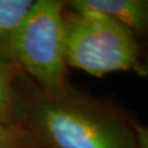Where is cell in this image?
Segmentation results:
<instances>
[{"label": "cell", "mask_w": 148, "mask_h": 148, "mask_svg": "<svg viewBox=\"0 0 148 148\" xmlns=\"http://www.w3.org/2000/svg\"><path fill=\"white\" fill-rule=\"evenodd\" d=\"M66 1L35 0L12 38V65L41 89L56 92L68 85L65 60L64 11Z\"/></svg>", "instance_id": "3957f363"}, {"label": "cell", "mask_w": 148, "mask_h": 148, "mask_svg": "<svg viewBox=\"0 0 148 148\" xmlns=\"http://www.w3.org/2000/svg\"><path fill=\"white\" fill-rule=\"evenodd\" d=\"M64 24L67 66L91 76L133 70L143 56L137 36L106 14L66 5Z\"/></svg>", "instance_id": "7a4b0ae2"}, {"label": "cell", "mask_w": 148, "mask_h": 148, "mask_svg": "<svg viewBox=\"0 0 148 148\" xmlns=\"http://www.w3.org/2000/svg\"><path fill=\"white\" fill-rule=\"evenodd\" d=\"M33 3L34 0H0V58L8 63L11 64L9 57L11 41Z\"/></svg>", "instance_id": "8992f818"}, {"label": "cell", "mask_w": 148, "mask_h": 148, "mask_svg": "<svg viewBox=\"0 0 148 148\" xmlns=\"http://www.w3.org/2000/svg\"><path fill=\"white\" fill-rule=\"evenodd\" d=\"M0 148H36L30 136L22 128L19 133L11 137L0 140Z\"/></svg>", "instance_id": "52a82bcc"}, {"label": "cell", "mask_w": 148, "mask_h": 148, "mask_svg": "<svg viewBox=\"0 0 148 148\" xmlns=\"http://www.w3.org/2000/svg\"><path fill=\"white\" fill-rule=\"evenodd\" d=\"M133 71H135L140 77H148V53L142 56L139 63L133 69Z\"/></svg>", "instance_id": "9c48e42d"}, {"label": "cell", "mask_w": 148, "mask_h": 148, "mask_svg": "<svg viewBox=\"0 0 148 148\" xmlns=\"http://www.w3.org/2000/svg\"><path fill=\"white\" fill-rule=\"evenodd\" d=\"M71 9L97 11L111 16L136 35H148V0H73Z\"/></svg>", "instance_id": "277c9868"}, {"label": "cell", "mask_w": 148, "mask_h": 148, "mask_svg": "<svg viewBox=\"0 0 148 148\" xmlns=\"http://www.w3.org/2000/svg\"><path fill=\"white\" fill-rule=\"evenodd\" d=\"M21 130L22 128L19 126H7V125H3L0 123V140L16 135V133H19Z\"/></svg>", "instance_id": "30bf717a"}, {"label": "cell", "mask_w": 148, "mask_h": 148, "mask_svg": "<svg viewBox=\"0 0 148 148\" xmlns=\"http://www.w3.org/2000/svg\"><path fill=\"white\" fill-rule=\"evenodd\" d=\"M136 136L138 148H148V126L136 123Z\"/></svg>", "instance_id": "ba28073f"}, {"label": "cell", "mask_w": 148, "mask_h": 148, "mask_svg": "<svg viewBox=\"0 0 148 148\" xmlns=\"http://www.w3.org/2000/svg\"><path fill=\"white\" fill-rule=\"evenodd\" d=\"M19 126L36 148H138L136 123L110 101L67 85L49 92L21 88Z\"/></svg>", "instance_id": "6da1fadb"}, {"label": "cell", "mask_w": 148, "mask_h": 148, "mask_svg": "<svg viewBox=\"0 0 148 148\" xmlns=\"http://www.w3.org/2000/svg\"><path fill=\"white\" fill-rule=\"evenodd\" d=\"M18 70L16 66L0 58V123L7 126L20 124L21 90L16 81Z\"/></svg>", "instance_id": "5b68a950"}]
</instances>
